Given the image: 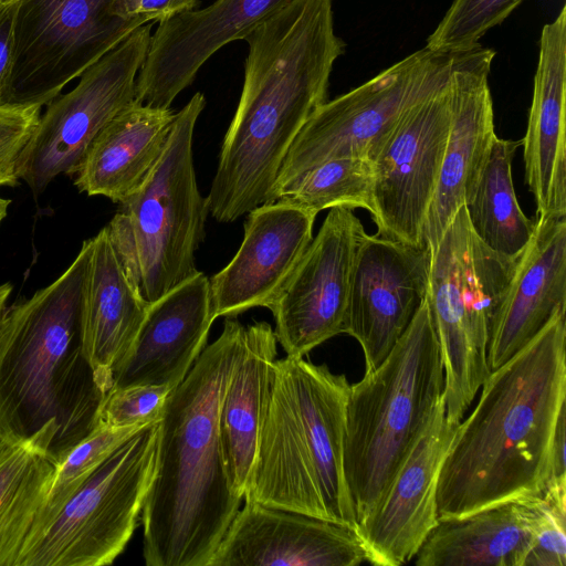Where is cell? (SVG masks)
Returning <instances> with one entry per match:
<instances>
[{"label":"cell","mask_w":566,"mask_h":566,"mask_svg":"<svg viewBox=\"0 0 566 566\" xmlns=\"http://www.w3.org/2000/svg\"><path fill=\"white\" fill-rule=\"evenodd\" d=\"M244 40L243 87L206 198L221 223L273 202L281 166L306 120L327 101L334 63L346 46L334 30L332 0H291Z\"/></svg>","instance_id":"6da1fadb"},{"label":"cell","mask_w":566,"mask_h":566,"mask_svg":"<svg viewBox=\"0 0 566 566\" xmlns=\"http://www.w3.org/2000/svg\"><path fill=\"white\" fill-rule=\"evenodd\" d=\"M481 388L441 467L439 520L461 518L545 490L557 423L566 411L565 312L490 371Z\"/></svg>","instance_id":"7a4b0ae2"},{"label":"cell","mask_w":566,"mask_h":566,"mask_svg":"<svg viewBox=\"0 0 566 566\" xmlns=\"http://www.w3.org/2000/svg\"><path fill=\"white\" fill-rule=\"evenodd\" d=\"M245 325L226 317L168 395L158 424L156 467L142 511L147 566H209L240 509L220 441L221 401L241 354Z\"/></svg>","instance_id":"3957f363"},{"label":"cell","mask_w":566,"mask_h":566,"mask_svg":"<svg viewBox=\"0 0 566 566\" xmlns=\"http://www.w3.org/2000/svg\"><path fill=\"white\" fill-rule=\"evenodd\" d=\"M92 252L0 323V434L36 438L59 464L99 423L105 394L83 354L82 308Z\"/></svg>","instance_id":"277c9868"},{"label":"cell","mask_w":566,"mask_h":566,"mask_svg":"<svg viewBox=\"0 0 566 566\" xmlns=\"http://www.w3.org/2000/svg\"><path fill=\"white\" fill-rule=\"evenodd\" d=\"M345 375L304 357L276 359L244 501L357 531L344 472Z\"/></svg>","instance_id":"5b68a950"},{"label":"cell","mask_w":566,"mask_h":566,"mask_svg":"<svg viewBox=\"0 0 566 566\" xmlns=\"http://www.w3.org/2000/svg\"><path fill=\"white\" fill-rule=\"evenodd\" d=\"M443 388L440 346L426 295L386 358L350 385L344 472L358 526L382 500Z\"/></svg>","instance_id":"8992f818"},{"label":"cell","mask_w":566,"mask_h":566,"mask_svg":"<svg viewBox=\"0 0 566 566\" xmlns=\"http://www.w3.org/2000/svg\"><path fill=\"white\" fill-rule=\"evenodd\" d=\"M205 106L197 92L176 113L156 166L106 226L148 303L199 272L195 253L205 241L209 208L198 188L192 142Z\"/></svg>","instance_id":"52a82bcc"},{"label":"cell","mask_w":566,"mask_h":566,"mask_svg":"<svg viewBox=\"0 0 566 566\" xmlns=\"http://www.w3.org/2000/svg\"><path fill=\"white\" fill-rule=\"evenodd\" d=\"M517 258L483 243L464 205L430 253L427 296L444 371L447 419L459 424L490 374L488 347L493 322Z\"/></svg>","instance_id":"ba28073f"},{"label":"cell","mask_w":566,"mask_h":566,"mask_svg":"<svg viewBox=\"0 0 566 566\" xmlns=\"http://www.w3.org/2000/svg\"><path fill=\"white\" fill-rule=\"evenodd\" d=\"M159 420L144 426L98 467L19 566H105L123 553L153 481Z\"/></svg>","instance_id":"9c48e42d"},{"label":"cell","mask_w":566,"mask_h":566,"mask_svg":"<svg viewBox=\"0 0 566 566\" xmlns=\"http://www.w3.org/2000/svg\"><path fill=\"white\" fill-rule=\"evenodd\" d=\"M454 55L423 48L317 107L281 166L273 201L323 161L338 157L373 161L405 111L450 81Z\"/></svg>","instance_id":"30bf717a"},{"label":"cell","mask_w":566,"mask_h":566,"mask_svg":"<svg viewBox=\"0 0 566 566\" xmlns=\"http://www.w3.org/2000/svg\"><path fill=\"white\" fill-rule=\"evenodd\" d=\"M123 0H15L14 55L4 105L49 104L148 23Z\"/></svg>","instance_id":"8fae6325"},{"label":"cell","mask_w":566,"mask_h":566,"mask_svg":"<svg viewBox=\"0 0 566 566\" xmlns=\"http://www.w3.org/2000/svg\"><path fill=\"white\" fill-rule=\"evenodd\" d=\"M153 22L132 32L84 71L40 116L18 164V177L38 197L59 175L74 176L103 128L135 101Z\"/></svg>","instance_id":"7c38bea8"},{"label":"cell","mask_w":566,"mask_h":566,"mask_svg":"<svg viewBox=\"0 0 566 566\" xmlns=\"http://www.w3.org/2000/svg\"><path fill=\"white\" fill-rule=\"evenodd\" d=\"M452 118L450 81L401 115L373 160V220L377 234L424 247L422 228L431 203Z\"/></svg>","instance_id":"4fadbf2b"},{"label":"cell","mask_w":566,"mask_h":566,"mask_svg":"<svg viewBox=\"0 0 566 566\" xmlns=\"http://www.w3.org/2000/svg\"><path fill=\"white\" fill-rule=\"evenodd\" d=\"M366 231L352 208L329 209L286 286L269 308L286 356L304 357L344 333L353 269Z\"/></svg>","instance_id":"5bb4252c"},{"label":"cell","mask_w":566,"mask_h":566,"mask_svg":"<svg viewBox=\"0 0 566 566\" xmlns=\"http://www.w3.org/2000/svg\"><path fill=\"white\" fill-rule=\"evenodd\" d=\"M430 251L366 234L349 287L344 333L360 345L366 371L386 358L405 333L429 285Z\"/></svg>","instance_id":"9a60e30c"},{"label":"cell","mask_w":566,"mask_h":566,"mask_svg":"<svg viewBox=\"0 0 566 566\" xmlns=\"http://www.w3.org/2000/svg\"><path fill=\"white\" fill-rule=\"evenodd\" d=\"M457 427L447 419L442 394L382 500L357 528L366 562L403 565L436 527L439 474Z\"/></svg>","instance_id":"2e32d148"},{"label":"cell","mask_w":566,"mask_h":566,"mask_svg":"<svg viewBox=\"0 0 566 566\" xmlns=\"http://www.w3.org/2000/svg\"><path fill=\"white\" fill-rule=\"evenodd\" d=\"M316 216L282 199L247 213L239 250L209 279L214 318L272 306L313 240Z\"/></svg>","instance_id":"e0dca14e"},{"label":"cell","mask_w":566,"mask_h":566,"mask_svg":"<svg viewBox=\"0 0 566 566\" xmlns=\"http://www.w3.org/2000/svg\"><path fill=\"white\" fill-rule=\"evenodd\" d=\"M495 52L479 46L455 53L450 88L452 118L422 243L430 253L448 224L472 197L496 137L489 74Z\"/></svg>","instance_id":"ac0fdd59"},{"label":"cell","mask_w":566,"mask_h":566,"mask_svg":"<svg viewBox=\"0 0 566 566\" xmlns=\"http://www.w3.org/2000/svg\"><path fill=\"white\" fill-rule=\"evenodd\" d=\"M291 0H216L159 22L136 78L135 99L170 108L177 95L223 45L244 40L264 19Z\"/></svg>","instance_id":"d6986e66"},{"label":"cell","mask_w":566,"mask_h":566,"mask_svg":"<svg viewBox=\"0 0 566 566\" xmlns=\"http://www.w3.org/2000/svg\"><path fill=\"white\" fill-rule=\"evenodd\" d=\"M366 562L357 531L244 501L209 566H355Z\"/></svg>","instance_id":"ffe728a7"},{"label":"cell","mask_w":566,"mask_h":566,"mask_svg":"<svg viewBox=\"0 0 566 566\" xmlns=\"http://www.w3.org/2000/svg\"><path fill=\"white\" fill-rule=\"evenodd\" d=\"M214 319L209 279L199 271L150 303L113 388L155 385L174 389L206 347Z\"/></svg>","instance_id":"44dd1931"},{"label":"cell","mask_w":566,"mask_h":566,"mask_svg":"<svg viewBox=\"0 0 566 566\" xmlns=\"http://www.w3.org/2000/svg\"><path fill=\"white\" fill-rule=\"evenodd\" d=\"M566 310V217L536 218L493 322L490 371L531 342Z\"/></svg>","instance_id":"7402d4cb"},{"label":"cell","mask_w":566,"mask_h":566,"mask_svg":"<svg viewBox=\"0 0 566 566\" xmlns=\"http://www.w3.org/2000/svg\"><path fill=\"white\" fill-rule=\"evenodd\" d=\"M523 145L536 218L566 217V6L541 33Z\"/></svg>","instance_id":"603a6c76"},{"label":"cell","mask_w":566,"mask_h":566,"mask_svg":"<svg viewBox=\"0 0 566 566\" xmlns=\"http://www.w3.org/2000/svg\"><path fill=\"white\" fill-rule=\"evenodd\" d=\"M150 303L104 227L92 238L82 308V347L96 385L106 395L132 347Z\"/></svg>","instance_id":"cb8c5ba5"},{"label":"cell","mask_w":566,"mask_h":566,"mask_svg":"<svg viewBox=\"0 0 566 566\" xmlns=\"http://www.w3.org/2000/svg\"><path fill=\"white\" fill-rule=\"evenodd\" d=\"M170 108L136 99L98 134L75 172L80 192L120 203L135 193L159 160L175 119Z\"/></svg>","instance_id":"d4e9b609"},{"label":"cell","mask_w":566,"mask_h":566,"mask_svg":"<svg viewBox=\"0 0 566 566\" xmlns=\"http://www.w3.org/2000/svg\"><path fill=\"white\" fill-rule=\"evenodd\" d=\"M277 355L273 327L245 325L241 354L224 391L219 432L229 480L243 499L255 458L261 426L270 401Z\"/></svg>","instance_id":"484cf974"},{"label":"cell","mask_w":566,"mask_h":566,"mask_svg":"<svg viewBox=\"0 0 566 566\" xmlns=\"http://www.w3.org/2000/svg\"><path fill=\"white\" fill-rule=\"evenodd\" d=\"M533 496L461 518L439 520L415 555L417 566H524L534 539Z\"/></svg>","instance_id":"4316f807"},{"label":"cell","mask_w":566,"mask_h":566,"mask_svg":"<svg viewBox=\"0 0 566 566\" xmlns=\"http://www.w3.org/2000/svg\"><path fill=\"white\" fill-rule=\"evenodd\" d=\"M56 467L36 438L0 434V566H19L38 535Z\"/></svg>","instance_id":"83f0119b"},{"label":"cell","mask_w":566,"mask_h":566,"mask_svg":"<svg viewBox=\"0 0 566 566\" xmlns=\"http://www.w3.org/2000/svg\"><path fill=\"white\" fill-rule=\"evenodd\" d=\"M520 142L495 137L471 199L464 205L471 228L490 249L516 258L526 247L535 221L521 209L512 179Z\"/></svg>","instance_id":"f1b7e54d"},{"label":"cell","mask_w":566,"mask_h":566,"mask_svg":"<svg viewBox=\"0 0 566 566\" xmlns=\"http://www.w3.org/2000/svg\"><path fill=\"white\" fill-rule=\"evenodd\" d=\"M279 199L315 214L335 207H348L363 208L373 217V161L361 157L328 159L305 171Z\"/></svg>","instance_id":"f546056e"},{"label":"cell","mask_w":566,"mask_h":566,"mask_svg":"<svg viewBox=\"0 0 566 566\" xmlns=\"http://www.w3.org/2000/svg\"><path fill=\"white\" fill-rule=\"evenodd\" d=\"M144 426L146 424L115 427L99 422L66 454L56 467L40 528L32 544L98 467Z\"/></svg>","instance_id":"4dcf8cb0"},{"label":"cell","mask_w":566,"mask_h":566,"mask_svg":"<svg viewBox=\"0 0 566 566\" xmlns=\"http://www.w3.org/2000/svg\"><path fill=\"white\" fill-rule=\"evenodd\" d=\"M523 0H453L426 49L442 53H462L479 46L480 39L501 24Z\"/></svg>","instance_id":"1f68e13d"},{"label":"cell","mask_w":566,"mask_h":566,"mask_svg":"<svg viewBox=\"0 0 566 566\" xmlns=\"http://www.w3.org/2000/svg\"><path fill=\"white\" fill-rule=\"evenodd\" d=\"M534 539L524 566L566 565V475L551 479L533 496Z\"/></svg>","instance_id":"d6a6232c"},{"label":"cell","mask_w":566,"mask_h":566,"mask_svg":"<svg viewBox=\"0 0 566 566\" xmlns=\"http://www.w3.org/2000/svg\"><path fill=\"white\" fill-rule=\"evenodd\" d=\"M171 390L155 385L115 387L103 399L99 422L123 427L157 421Z\"/></svg>","instance_id":"836d02e7"},{"label":"cell","mask_w":566,"mask_h":566,"mask_svg":"<svg viewBox=\"0 0 566 566\" xmlns=\"http://www.w3.org/2000/svg\"><path fill=\"white\" fill-rule=\"evenodd\" d=\"M39 105H0V187L18 185V164L41 116Z\"/></svg>","instance_id":"e575fe53"},{"label":"cell","mask_w":566,"mask_h":566,"mask_svg":"<svg viewBox=\"0 0 566 566\" xmlns=\"http://www.w3.org/2000/svg\"><path fill=\"white\" fill-rule=\"evenodd\" d=\"M14 18L15 0H0V105H4L13 65Z\"/></svg>","instance_id":"d590c367"},{"label":"cell","mask_w":566,"mask_h":566,"mask_svg":"<svg viewBox=\"0 0 566 566\" xmlns=\"http://www.w3.org/2000/svg\"><path fill=\"white\" fill-rule=\"evenodd\" d=\"M200 0H123L128 15L143 17L149 22H163L179 13L193 10Z\"/></svg>","instance_id":"8d00e7d4"},{"label":"cell","mask_w":566,"mask_h":566,"mask_svg":"<svg viewBox=\"0 0 566 566\" xmlns=\"http://www.w3.org/2000/svg\"><path fill=\"white\" fill-rule=\"evenodd\" d=\"M565 443H566V411H564L558 420L554 446H553V463L551 479L560 478L566 475V459H565Z\"/></svg>","instance_id":"74e56055"},{"label":"cell","mask_w":566,"mask_h":566,"mask_svg":"<svg viewBox=\"0 0 566 566\" xmlns=\"http://www.w3.org/2000/svg\"><path fill=\"white\" fill-rule=\"evenodd\" d=\"M12 292V286L10 283H4L0 285V323L3 317V314L7 310V301Z\"/></svg>","instance_id":"f35d334b"},{"label":"cell","mask_w":566,"mask_h":566,"mask_svg":"<svg viewBox=\"0 0 566 566\" xmlns=\"http://www.w3.org/2000/svg\"><path fill=\"white\" fill-rule=\"evenodd\" d=\"M10 203H11L10 199H4V198L0 197V223L7 217L8 208L10 206Z\"/></svg>","instance_id":"ab89813d"}]
</instances>
